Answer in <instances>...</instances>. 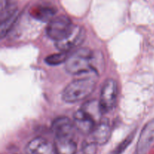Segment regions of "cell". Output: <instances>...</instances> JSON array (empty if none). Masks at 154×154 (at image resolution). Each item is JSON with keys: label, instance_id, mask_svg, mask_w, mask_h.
Wrapping results in <instances>:
<instances>
[{"label": "cell", "instance_id": "cell-13", "mask_svg": "<svg viewBox=\"0 0 154 154\" xmlns=\"http://www.w3.org/2000/svg\"><path fill=\"white\" fill-rule=\"evenodd\" d=\"M68 52H63L60 51L58 54H51L45 58V62L49 66H58L63 63H66L68 57Z\"/></svg>", "mask_w": 154, "mask_h": 154}, {"label": "cell", "instance_id": "cell-5", "mask_svg": "<svg viewBox=\"0 0 154 154\" xmlns=\"http://www.w3.org/2000/svg\"><path fill=\"white\" fill-rule=\"evenodd\" d=\"M85 30L78 25H74L72 31L61 40L56 42V47L60 51L68 52L72 48L78 47L84 40Z\"/></svg>", "mask_w": 154, "mask_h": 154}, {"label": "cell", "instance_id": "cell-10", "mask_svg": "<svg viewBox=\"0 0 154 154\" xmlns=\"http://www.w3.org/2000/svg\"><path fill=\"white\" fill-rule=\"evenodd\" d=\"M54 147L56 154H76L78 153V146L73 136L55 137Z\"/></svg>", "mask_w": 154, "mask_h": 154}, {"label": "cell", "instance_id": "cell-2", "mask_svg": "<svg viewBox=\"0 0 154 154\" xmlns=\"http://www.w3.org/2000/svg\"><path fill=\"white\" fill-rule=\"evenodd\" d=\"M93 60L94 54L90 48H78L69 56L66 62V69L67 72L73 75L97 72L93 66Z\"/></svg>", "mask_w": 154, "mask_h": 154}, {"label": "cell", "instance_id": "cell-11", "mask_svg": "<svg viewBox=\"0 0 154 154\" xmlns=\"http://www.w3.org/2000/svg\"><path fill=\"white\" fill-rule=\"evenodd\" d=\"M75 129L73 121L66 117H60L55 119L51 125V129L57 136H73Z\"/></svg>", "mask_w": 154, "mask_h": 154}, {"label": "cell", "instance_id": "cell-8", "mask_svg": "<svg viewBox=\"0 0 154 154\" xmlns=\"http://www.w3.org/2000/svg\"><path fill=\"white\" fill-rule=\"evenodd\" d=\"M90 135L98 145L107 144L111 137V127L109 120L106 118L102 119Z\"/></svg>", "mask_w": 154, "mask_h": 154}, {"label": "cell", "instance_id": "cell-4", "mask_svg": "<svg viewBox=\"0 0 154 154\" xmlns=\"http://www.w3.org/2000/svg\"><path fill=\"white\" fill-rule=\"evenodd\" d=\"M118 96V87L114 80L108 79L105 81L101 90L99 105L102 114L110 112L115 106Z\"/></svg>", "mask_w": 154, "mask_h": 154}, {"label": "cell", "instance_id": "cell-14", "mask_svg": "<svg viewBox=\"0 0 154 154\" xmlns=\"http://www.w3.org/2000/svg\"><path fill=\"white\" fill-rule=\"evenodd\" d=\"M98 146L94 140L90 136L82 143L81 151L84 154H96Z\"/></svg>", "mask_w": 154, "mask_h": 154}, {"label": "cell", "instance_id": "cell-7", "mask_svg": "<svg viewBox=\"0 0 154 154\" xmlns=\"http://www.w3.org/2000/svg\"><path fill=\"white\" fill-rule=\"evenodd\" d=\"M73 123L75 129L81 133L90 135L95 129L98 122L88 112L81 108L74 114Z\"/></svg>", "mask_w": 154, "mask_h": 154}, {"label": "cell", "instance_id": "cell-6", "mask_svg": "<svg viewBox=\"0 0 154 154\" xmlns=\"http://www.w3.org/2000/svg\"><path fill=\"white\" fill-rule=\"evenodd\" d=\"M154 150V119L145 125L140 134L136 154H150Z\"/></svg>", "mask_w": 154, "mask_h": 154}, {"label": "cell", "instance_id": "cell-12", "mask_svg": "<svg viewBox=\"0 0 154 154\" xmlns=\"http://www.w3.org/2000/svg\"><path fill=\"white\" fill-rule=\"evenodd\" d=\"M55 8L51 6L39 5L33 8L31 11V14L33 17L43 22L51 21L53 19V17L55 15Z\"/></svg>", "mask_w": 154, "mask_h": 154}, {"label": "cell", "instance_id": "cell-16", "mask_svg": "<svg viewBox=\"0 0 154 154\" xmlns=\"http://www.w3.org/2000/svg\"><path fill=\"white\" fill-rule=\"evenodd\" d=\"M76 154H84V153H82V152H81V151H80V152H79V153H78H78H77Z\"/></svg>", "mask_w": 154, "mask_h": 154}, {"label": "cell", "instance_id": "cell-3", "mask_svg": "<svg viewBox=\"0 0 154 154\" xmlns=\"http://www.w3.org/2000/svg\"><path fill=\"white\" fill-rule=\"evenodd\" d=\"M73 26L74 24L67 16L61 15L50 21L46 29L47 35L51 39L57 42L66 37Z\"/></svg>", "mask_w": 154, "mask_h": 154}, {"label": "cell", "instance_id": "cell-1", "mask_svg": "<svg viewBox=\"0 0 154 154\" xmlns=\"http://www.w3.org/2000/svg\"><path fill=\"white\" fill-rule=\"evenodd\" d=\"M96 74L92 72L72 81L64 89L62 94L63 101L67 103H75L87 99L95 90Z\"/></svg>", "mask_w": 154, "mask_h": 154}, {"label": "cell", "instance_id": "cell-9", "mask_svg": "<svg viewBox=\"0 0 154 154\" xmlns=\"http://www.w3.org/2000/svg\"><path fill=\"white\" fill-rule=\"evenodd\" d=\"M27 154H56L54 144L42 137L33 138L26 146Z\"/></svg>", "mask_w": 154, "mask_h": 154}, {"label": "cell", "instance_id": "cell-15", "mask_svg": "<svg viewBox=\"0 0 154 154\" xmlns=\"http://www.w3.org/2000/svg\"><path fill=\"white\" fill-rule=\"evenodd\" d=\"M134 135H135V134H132V135H129L126 139L123 140V141L117 146V148H116L111 154H123V152L125 151V150L129 147V145L131 144L132 140H133Z\"/></svg>", "mask_w": 154, "mask_h": 154}]
</instances>
